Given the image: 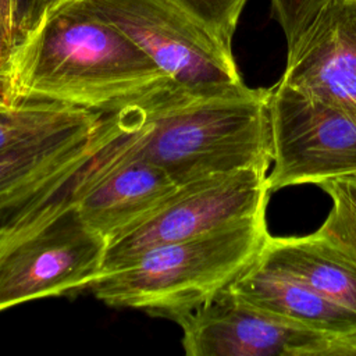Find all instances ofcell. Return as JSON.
I'll use <instances>...</instances> for the list:
<instances>
[{"instance_id": "cell-1", "label": "cell", "mask_w": 356, "mask_h": 356, "mask_svg": "<svg viewBox=\"0 0 356 356\" xmlns=\"http://www.w3.org/2000/svg\"><path fill=\"white\" fill-rule=\"evenodd\" d=\"M172 82L108 22L72 7H46L10 50L3 95L51 100L103 114L139 103Z\"/></svg>"}, {"instance_id": "cell-2", "label": "cell", "mask_w": 356, "mask_h": 356, "mask_svg": "<svg viewBox=\"0 0 356 356\" xmlns=\"http://www.w3.org/2000/svg\"><path fill=\"white\" fill-rule=\"evenodd\" d=\"M270 88L195 89L174 82L121 108L117 149L163 167L179 185L273 161Z\"/></svg>"}, {"instance_id": "cell-3", "label": "cell", "mask_w": 356, "mask_h": 356, "mask_svg": "<svg viewBox=\"0 0 356 356\" xmlns=\"http://www.w3.org/2000/svg\"><path fill=\"white\" fill-rule=\"evenodd\" d=\"M268 236L263 211L199 236L153 246L102 273L88 291L107 306L177 321L246 271Z\"/></svg>"}, {"instance_id": "cell-4", "label": "cell", "mask_w": 356, "mask_h": 356, "mask_svg": "<svg viewBox=\"0 0 356 356\" xmlns=\"http://www.w3.org/2000/svg\"><path fill=\"white\" fill-rule=\"evenodd\" d=\"M107 246L72 200L50 202L0 224V313L88 291L103 273Z\"/></svg>"}, {"instance_id": "cell-5", "label": "cell", "mask_w": 356, "mask_h": 356, "mask_svg": "<svg viewBox=\"0 0 356 356\" xmlns=\"http://www.w3.org/2000/svg\"><path fill=\"white\" fill-rule=\"evenodd\" d=\"M51 4L82 10L108 22L179 86H245L234 51L170 0H56Z\"/></svg>"}, {"instance_id": "cell-6", "label": "cell", "mask_w": 356, "mask_h": 356, "mask_svg": "<svg viewBox=\"0 0 356 356\" xmlns=\"http://www.w3.org/2000/svg\"><path fill=\"white\" fill-rule=\"evenodd\" d=\"M268 113L270 191L356 174V114L277 82Z\"/></svg>"}, {"instance_id": "cell-7", "label": "cell", "mask_w": 356, "mask_h": 356, "mask_svg": "<svg viewBox=\"0 0 356 356\" xmlns=\"http://www.w3.org/2000/svg\"><path fill=\"white\" fill-rule=\"evenodd\" d=\"M268 168L248 167L179 184L132 231L107 246L103 273L159 245L189 239L267 211Z\"/></svg>"}, {"instance_id": "cell-8", "label": "cell", "mask_w": 356, "mask_h": 356, "mask_svg": "<svg viewBox=\"0 0 356 356\" xmlns=\"http://www.w3.org/2000/svg\"><path fill=\"white\" fill-rule=\"evenodd\" d=\"M175 323L186 356H337L339 338L270 316L228 286Z\"/></svg>"}, {"instance_id": "cell-9", "label": "cell", "mask_w": 356, "mask_h": 356, "mask_svg": "<svg viewBox=\"0 0 356 356\" xmlns=\"http://www.w3.org/2000/svg\"><path fill=\"white\" fill-rule=\"evenodd\" d=\"M280 83L356 114V0L334 1L286 49Z\"/></svg>"}, {"instance_id": "cell-10", "label": "cell", "mask_w": 356, "mask_h": 356, "mask_svg": "<svg viewBox=\"0 0 356 356\" xmlns=\"http://www.w3.org/2000/svg\"><path fill=\"white\" fill-rule=\"evenodd\" d=\"M121 125L118 110L46 140L0 150V222L92 157Z\"/></svg>"}, {"instance_id": "cell-11", "label": "cell", "mask_w": 356, "mask_h": 356, "mask_svg": "<svg viewBox=\"0 0 356 356\" xmlns=\"http://www.w3.org/2000/svg\"><path fill=\"white\" fill-rule=\"evenodd\" d=\"M228 289L242 302L291 324L346 337L356 332V313L302 281L256 261Z\"/></svg>"}, {"instance_id": "cell-12", "label": "cell", "mask_w": 356, "mask_h": 356, "mask_svg": "<svg viewBox=\"0 0 356 356\" xmlns=\"http://www.w3.org/2000/svg\"><path fill=\"white\" fill-rule=\"evenodd\" d=\"M257 264L293 277L356 313V260L316 231L268 236Z\"/></svg>"}, {"instance_id": "cell-13", "label": "cell", "mask_w": 356, "mask_h": 356, "mask_svg": "<svg viewBox=\"0 0 356 356\" xmlns=\"http://www.w3.org/2000/svg\"><path fill=\"white\" fill-rule=\"evenodd\" d=\"M103 113L51 100H19L0 110V150L46 140L93 122Z\"/></svg>"}, {"instance_id": "cell-14", "label": "cell", "mask_w": 356, "mask_h": 356, "mask_svg": "<svg viewBox=\"0 0 356 356\" xmlns=\"http://www.w3.org/2000/svg\"><path fill=\"white\" fill-rule=\"evenodd\" d=\"M331 199V209L318 235L356 260V174L318 184Z\"/></svg>"}, {"instance_id": "cell-15", "label": "cell", "mask_w": 356, "mask_h": 356, "mask_svg": "<svg viewBox=\"0 0 356 356\" xmlns=\"http://www.w3.org/2000/svg\"><path fill=\"white\" fill-rule=\"evenodd\" d=\"M204 28L214 39L232 50V39L241 14L249 0H170Z\"/></svg>"}, {"instance_id": "cell-16", "label": "cell", "mask_w": 356, "mask_h": 356, "mask_svg": "<svg viewBox=\"0 0 356 356\" xmlns=\"http://www.w3.org/2000/svg\"><path fill=\"white\" fill-rule=\"evenodd\" d=\"M334 1L337 0H270L273 17L284 32L286 49L292 47Z\"/></svg>"}, {"instance_id": "cell-17", "label": "cell", "mask_w": 356, "mask_h": 356, "mask_svg": "<svg viewBox=\"0 0 356 356\" xmlns=\"http://www.w3.org/2000/svg\"><path fill=\"white\" fill-rule=\"evenodd\" d=\"M19 42L17 29L14 0H0V46L11 50Z\"/></svg>"}, {"instance_id": "cell-18", "label": "cell", "mask_w": 356, "mask_h": 356, "mask_svg": "<svg viewBox=\"0 0 356 356\" xmlns=\"http://www.w3.org/2000/svg\"><path fill=\"white\" fill-rule=\"evenodd\" d=\"M33 13H35V0H14V14H15L17 29L19 33V40L33 24Z\"/></svg>"}, {"instance_id": "cell-19", "label": "cell", "mask_w": 356, "mask_h": 356, "mask_svg": "<svg viewBox=\"0 0 356 356\" xmlns=\"http://www.w3.org/2000/svg\"><path fill=\"white\" fill-rule=\"evenodd\" d=\"M337 356H356V332L338 338Z\"/></svg>"}, {"instance_id": "cell-20", "label": "cell", "mask_w": 356, "mask_h": 356, "mask_svg": "<svg viewBox=\"0 0 356 356\" xmlns=\"http://www.w3.org/2000/svg\"><path fill=\"white\" fill-rule=\"evenodd\" d=\"M8 54H10V51L0 46V81H1V85L4 83V72H6V67H7Z\"/></svg>"}, {"instance_id": "cell-21", "label": "cell", "mask_w": 356, "mask_h": 356, "mask_svg": "<svg viewBox=\"0 0 356 356\" xmlns=\"http://www.w3.org/2000/svg\"><path fill=\"white\" fill-rule=\"evenodd\" d=\"M56 0H35V13H33V22L36 21V18L40 15V13L49 7L51 3H54ZM32 26V25H31Z\"/></svg>"}, {"instance_id": "cell-22", "label": "cell", "mask_w": 356, "mask_h": 356, "mask_svg": "<svg viewBox=\"0 0 356 356\" xmlns=\"http://www.w3.org/2000/svg\"><path fill=\"white\" fill-rule=\"evenodd\" d=\"M7 106H8V103H7L6 99H4V95H3V85H1V81H0V110L4 108V107H7Z\"/></svg>"}]
</instances>
